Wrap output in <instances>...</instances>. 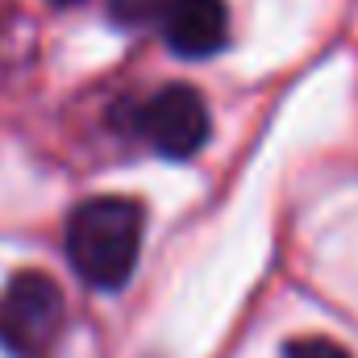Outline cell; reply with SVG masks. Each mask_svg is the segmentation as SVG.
Masks as SVG:
<instances>
[{"instance_id":"4","label":"cell","mask_w":358,"mask_h":358,"mask_svg":"<svg viewBox=\"0 0 358 358\" xmlns=\"http://www.w3.org/2000/svg\"><path fill=\"white\" fill-rule=\"evenodd\" d=\"M155 25L179 59H208L229 42L225 0H167Z\"/></svg>"},{"instance_id":"1","label":"cell","mask_w":358,"mask_h":358,"mask_svg":"<svg viewBox=\"0 0 358 358\" xmlns=\"http://www.w3.org/2000/svg\"><path fill=\"white\" fill-rule=\"evenodd\" d=\"M146 213L129 196H92L67 217V263L71 271L96 287L117 292L138 267L142 255Z\"/></svg>"},{"instance_id":"2","label":"cell","mask_w":358,"mask_h":358,"mask_svg":"<svg viewBox=\"0 0 358 358\" xmlns=\"http://www.w3.org/2000/svg\"><path fill=\"white\" fill-rule=\"evenodd\" d=\"M67 321V296L46 271H21L0 292V350L8 358H46Z\"/></svg>"},{"instance_id":"7","label":"cell","mask_w":358,"mask_h":358,"mask_svg":"<svg viewBox=\"0 0 358 358\" xmlns=\"http://www.w3.org/2000/svg\"><path fill=\"white\" fill-rule=\"evenodd\" d=\"M55 4H71V0H55Z\"/></svg>"},{"instance_id":"5","label":"cell","mask_w":358,"mask_h":358,"mask_svg":"<svg viewBox=\"0 0 358 358\" xmlns=\"http://www.w3.org/2000/svg\"><path fill=\"white\" fill-rule=\"evenodd\" d=\"M163 4H167V0H108V13H113L117 25H129V29H134V25L159 21Z\"/></svg>"},{"instance_id":"6","label":"cell","mask_w":358,"mask_h":358,"mask_svg":"<svg viewBox=\"0 0 358 358\" xmlns=\"http://www.w3.org/2000/svg\"><path fill=\"white\" fill-rule=\"evenodd\" d=\"M283 358H350V355L329 338H296V342H287Z\"/></svg>"},{"instance_id":"3","label":"cell","mask_w":358,"mask_h":358,"mask_svg":"<svg viewBox=\"0 0 358 358\" xmlns=\"http://www.w3.org/2000/svg\"><path fill=\"white\" fill-rule=\"evenodd\" d=\"M208 129H213L208 104H204L200 92L187 88V84L159 88L138 108V134L163 159H192L208 142Z\"/></svg>"}]
</instances>
